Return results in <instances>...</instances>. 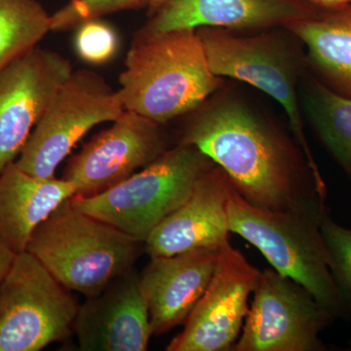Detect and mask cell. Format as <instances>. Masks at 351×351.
<instances>
[{
  "mask_svg": "<svg viewBox=\"0 0 351 351\" xmlns=\"http://www.w3.org/2000/svg\"><path fill=\"white\" fill-rule=\"evenodd\" d=\"M167 0H151L149 5L147 7V17H152L161 8Z\"/></svg>",
  "mask_w": 351,
  "mask_h": 351,
  "instance_id": "cell-26",
  "label": "cell"
},
{
  "mask_svg": "<svg viewBox=\"0 0 351 351\" xmlns=\"http://www.w3.org/2000/svg\"><path fill=\"white\" fill-rule=\"evenodd\" d=\"M15 257L16 254H14L10 249L7 248L5 245L0 241V284L10 269Z\"/></svg>",
  "mask_w": 351,
  "mask_h": 351,
  "instance_id": "cell-24",
  "label": "cell"
},
{
  "mask_svg": "<svg viewBox=\"0 0 351 351\" xmlns=\"http://www.w3.org/2000/svg\"><path fill=\"white\" fill-rule=\"evenodd\" d=\"M117 93L103 76L71 71L51 99L15 164L29 174L53 178L62 161L93 127L124 112Z\"/></svg>",
  "mask_w": 351,
  "mask_h": 351,
  "instance_id": "cell-7",
  "label": "cell"
},
{
  "mask_svg": "<svg viewBox=\"0 0 351 351\" xmlns=\"http://www.w3.org/2000/svg\"><path fill=\"white\" fill-rule=\"evenodd\" d=\"M162 125L134 112L95 135L71 157L63 179L75 186V196L107 191L156 160L167 149Z\"/></svg>",
  "mask_w": 351,
  "mask_h": 351,
  "instance_id": "cell-10",
  "label": "cell"
},
{
  "mask_svg": "<svg viewBox=\"0 0 351 351\" xmlns=\"http://www.w3.org/2000/svg\"><path fill=\"white\" fill-rule=\"evenodd\" d=\"M143 244L69 198L36 228L27 252L64 287L91 298L133 270Z\"/></svg>",
  "mask_w": 351,
  "mask_h": 351,
  "instance_id": "cell-4",
  "label": "cell"
},
{
  "mask_svg": "<svg viewBox=\"0 0 351 351\" xmlns=\"http://www.w3.org/2000/svg\"><path fill=\"white\" fill-rule=\"evenodd\" d=\"M225 248L151 258L140 276V284L152 335L165 334L186 323L211 282Z\"/></svg>",
  "mask_w": 351,
  "mask_h": 351,
  "instance_id": "cell-16",
  "label": "cell"
},
{
  "mask_svg": "<svg viewBox=\"0 0 351 351\" xmlns=\"http://www.w3.org/2000/svg\"><path fill=\"white\" fill-rule=\"evenodd\" d=\"M151 0H69L51 16L53 32L69 31L88 20L101 19L108 14L147 8Z\"/></svg>",
  "mask_w": 351,
  "mask_h": 351,
  "instance_id": "cell-22",
  "label": "cell"
},
{
  "mask_svg": "<svg viewBox=\"0 0 351 351\" xmlns=\"http://www.w3.org/2000/svg\"><path fill=\"white\" fill-rule=\"evenodd\" d=\"M73 332L83 351H145L152 336L140 276L128 272L78 307Z\"/></svg>",
  "mask_w": 351,
  "mask_h": 351,
  "instance_id": "cell-15",
  "label": "cell"
},
{
  "mask_svg": "<svg viewBox=\"0 0 351 351\" xmlns=\"http://www.w3.org/2000/svg\"><path fill=\"white\" fill-rule=\"evenodd\" d=\"M75 193L63 178L36 177L11 163L0 174V241L16 255L27 251L36 228Z\"/></svg>",
  "mask_w": 351,
  "mask_h": 351,
  "instance_id": "cell-17",
  "label": "cell"
},
{
  "mask_svg": "<svg viewBox=\"0 0 351 351\" xmlns=\"http://www.w3.org/2000/svg\"><path fill=\"white\" fill-rule=\"evenodd\" d=\"M225 84L210 69L196 29L137 32L117 93L124 110L164 125L193 112Z\"/></svg>",
  "mask_w": 351,
  "mask_h": 351,
  "instance_id": "cell-2",
  "label": "cell"
},
{
  "mask_svg": "<svg viewBox=\"0 0 351 351\" xmlns=\"http://www.w3.org/2000/svg\"><path fill=\"white\" fill-rule=\"evenodd\" d=\"M191 145L177 144L156 160L93 196H73L71 204L143 243L164 219L188 199L196 184L215 165Z\"/></svg>",
  "mask_w": 351,
  "mask_h": 351,
  "instance_id": "cell-6",
  "label": "cell"
},
{
  "mask_svg": "<svg viewBox=\"0 0 351 351\" xmlns=\"http://www.w3.org/2000/svg\"><path fill=\"white\" fill-rule=\"evenodd\" d=\"M316 8L307 0H167L138 32L147 36L203 27L269 31L304 19Z\"/></svg>",
  "mask_w": 351,
  "mask_h": 351,
  "instance_id": "cell-14",
  "label": "cell"
},
{
  "mask_svg": "<svg viewBox=\"0 0 351 351\" xmlns=\"http://www.w3.org/2000/svg\"><path fill=\"white\" fill-rule=\"evenodd\" d=\"M324 213L265 209L252 204L233 188L228 205V228L258 249L279 274L306 288L332 317L348 318L320 230Z\"/></svg>",
  "mask_w": 351,
  "mask_h": 351,
  "instance_id": "cell-5",
  "label": "cell"
},
{
  "mask_svg": "<svg viewBox=\"0 0 351 351\" xmlns=\"http://www.w3.org/2000/svg\"><path fill=\"white\" fill-rule=\"evenodd\" d=\"M233 188L230 177L215 164L188 199L147 237L145 253L151 258L170 257L198 249L225 248L230 244L228 205Z\"/></svg>",
  "mask_w": 351,
  "mask_h": 351,
  "instance_id": "cell-13",
  "label": "cell"
},
{
  "mask_svg": "<svg viewBox=\"0 0 351 351\" xmlns=\"http://www.w3.org/2000/svg\"><path fill=\"white\" fill-rule=\"evenodd\" d=\"M178 144L199 149L256 206L297 214L326 211L304 152L265 113L223 85L184 115Z\"/></svg>",
  "mask_w": 351,
  "mask_h": 351,
  "instance_id": "cell-1",
  "label": "cell"
},
{
  "mask_svg": "<svg viewBox=\"0 0 351 351\" xmlns=\"http://www.w3.org/2000/svg\"><path fill=\"white\" fill-rule=\"evenodd\" d=\"M313 5L319 7L341 5V4L351 3V0H307Z\"/></svg>",
  "mask_w": 351,
  "mask_h": 351,
  "instance_id": "cell-25",
  "label": "cell"
},
{
  "mask_svg": "<svg viewBox=\"0 0 351 351\" xmlns=\"http://www.w3.org/2000/svg\"><path fill=\"white\" fill-rule=\"evenodd\" d=\"M286 29L304 46L309 73L335 93L351 99V3L317 6Z\"/></svg>",
  "mask_w": 351,
  "mask_h": 351,
  "instance_id": "cell-18",
  "label": "cell"
},
{
  "mask_svg": "<svg viewBox=\"0 0 351 351\" xmlns=\"http://www.w3.org/2000/svg\"><path fill=\"white\" fill-rule=\"evenodd\" d=\"M73 71L68 59L39 45L0 69V174L15 162L58 88Z\"/></svg>",
  "mask_w": 351,
  "mask_h": 351,
  "instance_id": "cell-12",
  "label": "cell"
},
{
  "mask_svg": "<svg viewBox=\"0 0 351 351\" xmlns=\"http://www.w3.org/2000/svg\"><path fill=\"white\" fill-rule=\"evenodd\" d=\"M235 351H324L331 313L306 288L276 269L261 271Z\"/></svg>",
  "mask_w": 351,
  "mask_h": 351,
  "instance_id": "cell-9",
  "label": "cell"
},
{
  "mask_svg": "<svg viewBox=\"0 0 351 351\" xmlns=\"http://www.w3.org/2000/svg\"><path fill=\"white\" fill-rule=\"evenodd\" d=\"M50 20L38 0H0V69L38 46Z\"/></svg>",
  "mask_w": 351,
  "mask_h": 351,
  "instance_id": "cell-20",
  "label": "cell"
},
{
  "mask_svg": "<svg viewBox=\"0 0 351 351\" xmlns=\"http://www.w3.org/2000/svg\"><path fill=\"white\" fill-rule=\"evenodd\" d=\"M196 32L214 75L248 83L283 108L293 137L304 152L321 191L327 195L326 184L304 133L299 89L308 68L299 38L286 27L237 32L203 27Z\"/></svg>",
  "mask_w": 351,
  "mask_h": 351,
  "instance_id": "cell-3",
  "label": "cell"
},
{
  "mask_svg": "<svg viewBox=\"0 0 351 351\" xmlns=\"http://www.w3.org/2000/svg\"><path fill=\"white\" fill-rule=\"evenodd\" d=\"M299 96L304 117L351 181V99L332 92L309 71Z\"/></svg>",
  "mask_w": 351,
  "mask_h": 351,
  "instance_id": "cell-19",
  "label": "cell"
},
{
  "mask_svg": "<svg viewBox=\"0 0 351 351\" xmlns=\"http://www.w3.org/2000/svg\"><path fill=\"white\" fill-rule=\"evenodd\" d=\"M260 276V270L241 252L228 245L211 282L184 323V330L171 341L166 350H232L248 315L249 298Z\"/></svg>",
  "mask_w": 351,
  "mask_h": 351,
  "instance_id": "cell-11",
  "label": "cell"
},
{
  "mask_svg": "<svg viewBox=\"0 0 351 351\" xmlns=\"http://www.w3.org/2000/svg\"><path fill=\"white\" fill-rule=\"evenodd\" d=\"M80 304L29 252L0 284V351H39L73 332Z\"/></svg>",
  "mask_w": 351,
  "mask_h": 351,
  "instance_id": "cell-8",
  "label": "cell"
},
{
  "mask_svg": "<svg viewBox=\"0 0 351 351\" xmlns=\"http://www.w3.org/2000/svg\"><path fill=\"white\" fill-rule=\"evenodd\" d=\"M75 31L76 54L86 63H108L119 52V34L112 25L101 19L85 21L75 27Z\"/></svg>",
  "mask_w": 351,
  "mask_h": 351,
  "instance_id": "cell-23",
  "label": "cell"
},
{
  "mask_svg": "<svg viewBox=\"0 0 351 351\" xmlns=\"http://www.w3.org/2000/svg\"><path fill=\"white\" fill-rule=\"evenodd\" d=\"M320 230L331 258L332 277L351 317V228L339 225L326 211Z\"/></svg>",
  "mask_w": 351,
  "mask_h": 351,
  "instance_id": "cell-21",
  "label": "cell"
}]
</instances>
